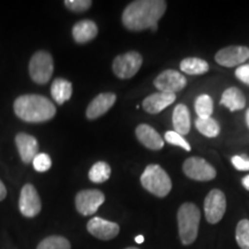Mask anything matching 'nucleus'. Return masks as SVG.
Here are the masks:
<instances>
[{
    "mask_svg": "<svg viewBox=\"0 0 249 249\" xmlns=\"http://www.w3.org/2000/svg\"><path fill=\"white\" fill-rule=\"evenodd\" d=\"M167 4L163 0H138L124 8L123 23L128 30L141 31L157 26L166 11Z\"/></svg>",
    "mask_w": 249,
    "mask_h": 249,
    "instance_id": "nucleus-1",
    "label": "nucleus"
},
{
    "mask_svg": "<svg viewBox=\"0 0 249 249\" xmlns=\"http://www.w3.org/2000/svg\"><path fill=\"white\" fill-rule=\"evenodd\" d=\"M14 112L26 123L39 124L51 120L57 113V108L44 96L23 95L15 99Z\"/></svg>",
    "mask_w": 249,
    "mask_h": 249,
    "instance_id": "nucleus-2",
    "label": "nucleus"
},
{
    "mask_svg": "<svg viewBox=\"0 0 249 249\" xmlns=\"http://www.w3.org/2000/svg\"><path fill=\"white\" fill-rule=\"evenodd\" d=\"M201 211L193 203H183L178 210L179 236L182 245L189 246L196 240L200 226Z\"/></svg>",
    "mask_w": 249,
    "mask_h": 249,
    "instance_id": "nucleus-3",
    "label": "nucleus"
},
{
    "mask_svg": "<svg viewBox=\"0 0 249 249\" xmlns=\"http://www.w3.org/2000/svg\"><path fill=\"white\" fill-rule=\"evenodd\" d=\"M141 185L145 191L157 197H165L172 189V181L169 174L157 164L145 167L141 176Z\"/></svg>",
    "mask_w": 249,
    "mask_h": 249,
    "instance_id": "nucleus-4",
    "label": "nucleus"
},
{
    "mask_svg": "<svg viewBox=\"0 0 249 249\" xmlns=\"http://www.w3.org/2000/svg\"><path fill=\"white\" fill-rule=\"evenodd\" d=\"M53 58L46 51H38L33 55L29 62V74L37 85L48 83L53 74Z\"/></svg>",
    "mask_w": 249,
    "mask_h": 249,
    "instance_id": "nucleus-5",
    "label": "nucleus"
},
{
    "mask_svg": "<svg viewBox=\"0 0 249 249\" xmlns=\"http://www.w3.org/2000/svg\"><path fill=\"white\" fill-rule=\"evenodd\" d=\"M142 61V55L139 52L129 51L116 57L112 64V70L119 79H130L140 71Z\"/></svg>",
    "mask_w": 249,
    "mask_h": 249,
    "instance_id": "nucleus-6",
    "label": "nucleus"
},
{
    "mask_svg": "<svg viewBox=\"0 0 249 249\" xmlns=\"http://www.w3.org/2000/svg\"><path fill=\"white\" fill-rule=\"evenodd\" d=\"M105 195L97 189H85L75 196V208L82 216H92L104 203Z\"/></svg>",
    "mask_w": 249,
    "mask_h": 249,
    "instance_id": "nucleus-7",
    "label": "nucleus"
},
{
    "mask_svg": "<svg viewBox=\"0 0 249 249\" xmlns=\"http://www.w3.org/2000/svg\"><path fill=\"white\" fill-rule=\"evenodd\" d=\"M182 170L189 179L196 181H210L216 178V170L207 160L200 157H191L186 160L182 165Z\"/></svg>",
    "mask_w": 249,
    "mask_h": 249,
    "instance_id": "nucleus-8",
    "label": "nucleus"
},
{
    "mask_svg": "<svg viewBox=\"0 0 249 249\" xmlns=\"http://www.w3.org/2000/svg\"><path fill=\"white\" fill-rule=\"evenodd\" d=\"M18 209L23 217L34 218L42 210V201L38 192L31 183H27L21 189L18 198Z\"/></svg>",
    "mask_w": 249,
    "mask_h": 249,
    "instance_id": "nucleus-9",
    "label": "nucleus"
},
{
    "mask_svg": "<svg viewBox=\"0 0 249 249\" xmlns=\"http://www.w3.org/2000/svg\"><path fill=\"white\" fill-rule=\"evenodd\" d=\"M226 211L225 194L219 189H213L204 200L205 218L210 224H217L222 220Z\"/></svg>",
    "mask_w": 249,
    "mask_h": 249,
    "instance_id": "nucleus-10",
    "label": "nucleus"
},
{
    "mask_svg": "<svg viewBox=\"0 0 249 249\" xmlns=\"http://www.w3.org/2000/svg\"><path fill=\"white\" fill-rule=\"evenodd\" d=\"M154 85L161 92L176 93L185 88L187 85V80L185 76L178 71L167 70L156 77Z\"/></svg>",
    "mask_w": 249,
    "mask_h": 249,
    "instance_id": "nucleus-11",
    "label": "nucleus"
},
{
    "mask_svg": "<svg viewBox=\"0 0 249 249\" xmlns=\"http://www.w3.org/2000/svg\"><path fill=\"white\" fill-rule=\"evenodd\" d=\"M87 230L92 236L103 241H108L119 234L120 226L102 217H93L87 224Z\"/></svg>",
    "mask_w": 249,
    "mask_h": 249,
    "instance_id": "nucleus-12",
    "label": "nucleus"
},
{
    "mask_svg": "<svg viewBox=\"0 0 249 249\" xmlns=\"http://www.w3.org/2000/svg\"><path fill=\"white\" fill-rule=\"evenodd\" d=\"M217 64L224 67L240 66L249 59V49L246 46H227L214 55Z\"/></svg>",
    "mask_w": 249,
    "mask_h": 249,
    "instance_id": "nucleus-13",
    "label": "nucleus"
},
{
    "mask_svg": "<svg viewBox=\"0 0 249 249\" xmlns=\"http://www.w3.org/2000/svg\"><path fill=\"white\" fill-rule=\"evenodd\" d=\"M15 144L20 154L21 160L24 164L33 163L34 158L36 157L38 152V142L34 136L26 133H18L15 136Z\"/></svg>",
    "mask_w": 249,
    "mask_h": 249,
    "instance_id": "nucleus-14",
    "label": "nucleus"
},
{
    "mask_svg": "<svg viewBox=\"0 0 249 249\" xmlns=\"http://www.w3.org/2000/svg\"><path fill=\"white\" fill-rule=\"evenodd\" d=\"M117 101V96L112 92L99 93L92 99L87 108V118L90 120H95L97 118L104 116L110 108L113 107Z\"/></svg>",
    "mask_w": 249,
    "mask_h": 249,
    "instance_id": "nucleus-15",
    "label": "nucleus"
},
{
    "mask_svg": "<svg viewBox=\"0 0 249 249\" xmlns=\"http://www.w3.org/2000/svg\"><path fill=\"white\" fill-rule=\"evenodd\" d=\"M176 93L158 91L148 96V97L143 101L142 107L144 108V111L148 112V113L157 114L165 110L167 107H170V105L176 101Z\"/></svg>",
    "mask_w": 249,
    "mask_h": 249,
    "instance_id": "nucleus-16",
    "label": "nucleus"
},
{
    "mask_svg": "<svg viewBox=\"0 0 249 249\" xmlns=\"http://www.w3.org/2000/svg\"><path fill=\"white\" fill-rule=\"evenodd\" d=\"M135 135L139 141L150 150H160L164 147V140L161 136L147 124H139L135 129Z\"/></svg>",
    "mask_w": 249,
    "mask_h": 249,
    "instance_id": "nucleus-17",
    "label": "nucleus"
},
{
    "mask_svg": "<svg viewBox=\"0 0 249 249\" xmlns=\"http://www.w3.org/2000/svg\"><path fill=\"white\" fill-rule=\"evenodd\" d=\"M98 28L93 21L83 20L75 23L71 29V35L76 43L79 44H86L97 36Z\"/></svg>",
    "mask_w": 249,
    "mask_h": 249,
    "instance_id": "nucleus-18",
    "label": "nucleus"
},
{
    "mask_svg": "<svg viewBox=\"0 0 249 249\" xmlns=\"http://www.w3.org/2000/svg\"><path fill=\"white\" fill-rule=\"evenodd\" d=\"M220 104L226 107L232 112L239 111L246 107V97L240 89L231 87V88H227L223 92Z\"/></svg>",
    "mask_w": 249,
    "mask_h": 249,
    "instance_id": "nucleus-19",
    "label": "nucleus"
},
{
    "mask_svg": "<svg viewBox=\"0 0 249 249\" xmlns=\"http://www.w3.org/2000/svg\"><path fill=\"white\" fill-rule=\"evenodd\" d=\"M172 121L174 132L180 134L181 136L189 133V130H191V114H189L186 105H177L173 111Z\"/></svg>",
    "mask_w": 249,
    "mask_h": 249,
    "instance_id": "nucleus-20",
    "label": "nucleus"
},
{
    "mask_svg": "<svg viewBox=\"0 0 249 249\" xmlns=\"http://www.w3.org/2000/svg\"><path fill=\"white\" fill-rule=\"evenodd\" d=\"M71 92H73V86L70 81L58 77L52 82L51 95L58 105H62L65 102L70 101Z\"/></svg>",
    "mask_w": 249,
    "mask_h": 249,
    "instance_id": "nucleus-21",
    "label": "nucleus"
},
{
    "mask_svg": "<svg viewBox=\"0 0 249 249\" xmlns=\"http://www.w3.org/2000/svg\"><path fill=\"white\" fill-rule=\"evenodd\" d=\"M180 70L189 75H202L209 71V65L203 59L186 58L180 62Z\"/></svg>",
    "mask_w": 249,
    "mask_h": 249,
    "instance_id": "nucleus-22",
    "label": "nucleus"
},
{
    "mask_svg": "<svg viewBox=\"0 0 249 249\" xmlns=\"http://www.w3.org/2000/svg\"><path fill=\"white\" fill-rule=\"evenodd\" d=\"M111 177V167L105 161H97L89 171V179L93 183H103Z\"/></svg>",
    "mask_w": 249,
    "mask_h": 249,
    "instance_id": "nucleus-23",
    "label": "nucleus"
},
{
    "mask_svg": "<svg viewBox=\"0 0 249 249\" xmlns=\"http://www.w3.org/2000/svg\"><path fill=\"white\" fill-rule=\"evenodd\" d=\"M195 126L198 132L203 134L207 138H216L220 132L219 124L217 123L213 118H197L195 121Z\"/></svg>",
    "mask_w": 249,
    "mask_h": 249,
    "instance_id": "nucleus-24",
    "label": "nucleus"
},
{
    "mask_svg": "<svg viewBox=\"0 0 249 249\" xmlns=\"http://www.w3.org/2000/svg\"><path fill=\"white\" fill-rule=\"evenodd\" d=\"M36 249H71V246L65 236L50 235L43 239Z\"/></svg>",
    "mask_w": 249,
    "mask_h": 249,
    "instance_id": "nucleus-25",
    "label": "nucleus"
},
{
    "mask_svg": "<svg viewBox=\"0 0 249 249\" xmlns=\"http://www.w3.org/2000/svg\"><path fill=\"white\" fill-rule=\"evenodd\" d=\"M194 107L198 118H210L213 112V101L210 96L201 95L196 98Z\"/></svg>",
    "mask_w": 249,
    "mask_h": 249,
    "instance_id": "nucleus-26",
    "label": "nucleus"
},
{
    "mask_svg": "<svg viewBox=\"0 0 249 249\" xmlns=\"http://www.w3.org/2000/svg\"><path fill=\"white\" fill-rule=\"evenodd\" d=\"M235 239L241 249H249V220L242 219L236 225Z\"/></svg>",
    "mask_w": 249,
    "mask_h": 249,
    "instance_id": "nucleus-27",
    "label": "nucleus"
},
{
    "mask_svg": "<svg viewBox=\"0 0 249 249\" xmlns=\"http://www.w3.org/2000/svg\"><path fill=\"white\" fill-rule=\"evenodd\" d=\"M33 166L37 172H46V171H49L52 166L51 157H50L48 154H45V152H39V154L34 158Z\"/></svg>",
    "mask_w": 249,
    "mask_h": 249,
    "instance_id": "nucleus-28",
    "label": "nucleus"
},
{
    "mask_svg": "<svg viewBox=\"0 0 249 249\" xmlns=\"http://www.w3.org/2000/svg\"><path fill=\"white\" fill-rule=\"evenodd\" d=\"M164 139L165 141L167 143H170V144L172 145H178V147H181L182 149H185L186 151H191V145H189V143L186 141L185 139L182 138L180 134H178L177 132H174V130H169V132L165 133L164 135Z\"/></svg>",
    "mask_w": 249,
    "mask_h": 249,
    "instance_id": "nucleus-29",
    "label": "nucleus"
},
{
    "mask_svg": "<svg viewBox=\"0 0 249 249\" xmlns=\"http://www.w3.org/2000/svg\"><path fill=\"white\" fill-rule=\"evenodd\" d=\"M64 4L71 12L82 13V12L88 11L91 7L92 1H90V0H65Z\"/></svg>",
    "mask_w": 249,
    "mask_h": 249,
    "instance_id": "nucleus-30",
    "label": "nucleus"
},
{
    "mask_svg": "<svg viewBox=\"0 0 249 249\" xmlns=\"http://www.w3.org/2000/svg\"><path fill=\"white\" fill-rule=\"evenodd\" d=\"M232 164L239 171H249V158L247 156H233Z\"/></svg>",
    "mask_w": 249,
    "mask_h": 249,
    "instance_id": "nucleus-31",
    "label": "nucleus"
},
{
    "mask_svg": "<svg viewBox=\"0 0 249 249\" xmlns=\"http://www.w3.org/2000/svg\"><path fill=\"white\" fill-rule=\"evenodd\" d=\"M235 76L238 77L241 82L249 86V65H241L236 68Z\"/></svg>",
    "mask_w": 249,
    "mask_h": 249,
    "instance_id": "nucleus-32",
    "label": "nucleus"
},
{
    "mask_svg": "<svg viewBox=\"0 0 249 249\" xmlns=\"http://www.w3.org/2000/svg\"><path fill=\"white\" fill-rule=\"evenodd\" d=\"M6 196H7V189H6L5 185L2 183L1 180H0V202L4 201Z\"/></svg>",
    "mask_w": 249,
    "mask_h": 249,
    "instance_id": "nucleus-33",
    "label": "nucleus"
},
{
    "mask_svg": "<svg viewBox=\"0 0 249 249\" xmlns=\"http://www.w3.org/2000/svg\"><path fill=\"white\" fill-rule=\"evenodd\" d=\"M242 186H244L247 191H249V176L245 177V178L242 179Z\"/></svg>",
    "mask_w": 249,
    "mask_h": 249,
    "instance_id": "nucleus-34",
    "label": "nucleus"
},
{
    "mask_svg": "<svg viewBox=\"0 0 249 249\" xmlns=\"http://www.w3.org/2000/svg\"><path fill=\"white\" fill-rule=\"evenodd\" d=\"M135 242H136V244H143V242H144V236H143V235H138L135 238Z\"/></svg>",
    "mask_w": 249,
    "mask_h": 249,
    "instance_id": "nucleus-35",
    "label": "nucleus"
},
{
    "mask_svg": "<svg viewBox=\"0 0 249 249\" xmlns=\"http://www.w3.org/2000/svg\"><path fill=\"white\" fill-rule=\"evenodd\" d=\"M246 121H247V126L249 127V110L247 111V113H246Z\"/></svg>",
    "mask_w": 249,
    "mask_h": 249,
    "instance_id": "nucleus-36",
    "label": "nucleus"
},
{
    "mask_svg": "<svg viewBox=\"0 0 249 249\" xmlns=\"http://www.w3.org/2000/svg\"><path fill=\"white\" fill-rule=\"evenodd\" d=\"M124 249H139V248H136V247H128V248H124Z\"/></svg>",
    "mask_w": 249,
    "mask_h": 249,
    "instance_id": "nucleus-37",
    "label": "nucleus"
}]
</instances>
